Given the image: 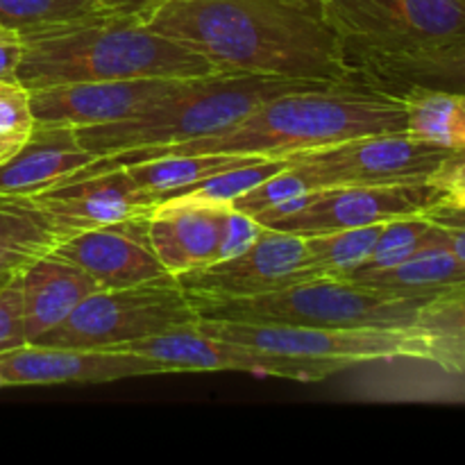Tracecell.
<instances>
[{
  "label": "cell",
  "mask_w": 465,
  "mask_h": 465,
  "mask_svg": "<svg viewBox=\"0 0 465 465\" xmlns=\"http://www.w3.org/2000/svg\"><path fill=\"white\" fill-rule=\"evenodd\" d=\"M145 25L218 73L352 86L343 44L318 0H171Z\"/></svg>",
  "instance_id": "cell-1"
},
{
  "label": "cell",
  "mask_w": 465,
  "mask_h": 465,
  "mask_svg": "<svg viewBox=\"0 0 465 465\" xmlns=\"http://www.w3.org/2000/svg\"><path fill=\"white\" fill-rule=\"evenodd\" d=\"M386 132H407L402 100L357 86L300 89L266 100L234 125L200 139L159 148L104 154L86 163L68 180L103 175L127 163L182 154H243L286 159L341 141ZM66 180V182H68ZM64 184V182H62Z\"/></svg>",
  "instance_id": "cell-2"
},
{
  "label": "cell",
  "mask_w": 465,
  "mask_h": 465,
  "mask_svg": "<svg viewBox=\"0 0 465 465\" xmlns=\"http://www.w3.org/2000/svg\"><path fill=\"white\" fill-rule=\"evenodd\" d=\"M16 80L32 89L141 77H204L218 73L189 45L150 30L143 21L94 14L80 21L21 35Z\"/></svg>",
  "instance_id": "cell-3"
},
{
  "label": "cell",
  "mask_w": 465,
  "mask_h": 465,
  "mask_svg": "<svg viewBox=\"0 0 465 465\" xmlns=\"http://www.w3.org/2000/svg\"><path fill=\"white\" fill-rule=\"evenodd\" d=\"M300 89H322V84L245 73H213L191 77L182 89L173 91L171 95L125 121L80 127L75 132L80 143L94 157L159 148L225 130L266 100Z\"/></svg>",
  "instance_id": "cell-4"
},
{
  "label": "cell",
  "mask_w": 465,
  "mask_h": 465,
  "mask_svg": "<svg viewBox=\"0 0 465 465\" xmlns=\"http://www.w3.org/2000/svg\"><path fill=\"white\" fill-rule=\"evenodd\" d=\"M430 300L404 298L352 280L316 277L282 289L230 300H191L200 321L272 322V325L404 327Z\"/></svg>",
  "instance_id": "cell-5"
},
{
  "label": "cell",
  "mask_w": 465,
  "mask_h": 465,
  "mask_svg": "<svg viewBox=\"0 0 465 465\" xmlns=\"http://www.w3.org/2000/svg\"><path fill=\"white\" fill-rule=\"evenodd\" d=\"M348 66L363 57L418 54L465 41V0H327Z\"/></svg>",
  "instance_id": "cell-6"
},
{
  "label": "cell",
  "mask_w": 465,
  "mask_h": 465,
  "mask_svg": "<svg viewBox=\"0 0 465 465\" xmlns=\"http://www.w3.org/2000/svg\"><path fill=\"white\" fill-rule=\"evenodd\" d=\"M198 321V312L182 286L175 277H168L123 289L94 291L77 304L71 316L35 343L53 348L112 350Z\"/></svg>",
  "instance_id": "cell-7"
},
{
  "label": "cell",
  "mask_w": 465,
  "mask_h": 465,
  "mask_svg": "<svg viewBox=\"0 0 465 465\" xmlns=\"http://www.w3.org/2000/svg\"><path fill=\"white\" fill-rule=\"evenodd\" d=\"M457 153L413 139L407 132H386L291 154L286 162L302 173L313 189H327L341 184L427 182Z\"/></svg>",
  "instance_id": "cell-8"
},
{
  "label": "cell",
  "mask_w": 465,
  "mask_h": 465,
  "mask_svg": "<svg viewBox=\"0 0 465 465\" xmlns=\"http://www.w3.org/2000/svg\"><path fill=\"white\" fill-rule=\"evenodd\" d=\"M112 350L153 359V361L163 363L168 372H250V375L280 377V380L291 381H321L350 368L343 361L295 359L262 352L248 345L204 334L198 322L175 327L150 339L116 345Z\"/></svg>",
  "instance_id": "cell-9"
},
{
  "label": "cell",
  "mask_w": 465,
  "mask_h": 465,
  "mask_svg": "<svg viewBox=\"0 0 465 465\" xmlns=\"http://www.w3.org/2000/svg\"><path fill=\"white\" fill-rule=\"evenodd\" d=\"M198 327L204 334L232 343L295 359H327V361H343L348 366L407 359V336L402 327L327 330V327L239 321H198Z\"/></svg>",
  "instance_id": "cell-10"
},
{
  "label": "cell",
  "mask_w": 465,
  "mask_h": 465,
  "mask_svg": "<svg viewBox=\"0 0 465 465\" xmlns=\"http://www.w3.org/2000/svg\"><path fill=\"white\" fill-rule=\"evenodd\" d=\"M304 236L263 227L241 254L180 272L177 284L189 300H230L307 282Z\"/></svg>",
  "instance_id": "cell-11"
},
{
  "label": "cell",
  "mask_w": 465,
  "mask_h": 465,
  "mask_svg": "<svg viewBox=\"0 0 465 465\" xmlns=\"http://www.w3.org/2000/svg\"><path fill=\"white\" fill-rule=\"evenodd\" d=\"M440 203V193L430 182H393V184H341L318 191L302 212L271 223V230L298 236L331 230H352L404 216H420Z\"/></svg>",
  "instance_id": "cell-12"
},
{
  "label": "cell",
  "mask_w": 465,
  "mask_h": 465,
  "mask_svg": "<svg viewBox=\"0 0 465 465\" xmlns=\"http://www.w3.org/2000/svg\"><path fill=\"white\" fill-rule=\"evenodd\" d=\"M53 252L82 268L100 289H123L175 277L154 252L148 213L73 232L54 245Z\"/></svg>",
  "instance_id": "cell-13"
},
{
  "label": "cell",
  "mask_w": 465,
  "mask_h": 465,
  "mask_svg": "<svg viewBox=\"0 0 465 465\" xmlns=\"http://www.w3.org/2000/svg\"><path fill=\"white\" fill-rule=\"evenodd\" d=\"M189 80L191 77H141L45 86L30 91V104L36 125H66L80 130L125 121L182 89Z\"/></svg>",
  "instance_id": "cell-14"
},
{
  "label": "cell",
  "mask_w": 465,
  "mask_h": 465,
  "mask_svg": "<svg viewBox=\"0 0 465 465\" xmlns=\"http://www.w3.org/2000/svg\"><path fill=\"white\" fill-rule=\"evenodd\" d=\"M0 375L5 386H48L104 384L171 372L163 363L123 350L53 348L25 343L23 348L0 354Z\"/></svg>",
  "instance_id": "cell-15"
},
{
  "label": "cell",
  "mask_w": 465,
  "mask_h": 465,
  "mask_svg": "<svg viewBox=\"0 0 465 465\" xmlns=\"http://www.w3.org/2000/svg\"><path fill=\"white\" fill-rule=\"evenodd\" d=\"M64 236L148 213L157 195L139 189L123 168L68 180L30 195Z\"/></svg>",
  "instance_id": "cell-16"
},
{
  "label": "cell",
  "mask_w": 465,
  "mask_h": 465,
  "mask_svg": "<svg viewBox=\"0 0 465 465\" xmlns=\"http://www.w3.org/2000/svg\"><path fill=\"white\" fill-rule=\"evenodd\" d=\"M227 204L168 198L148 212V230L159 262L171 275L218 262L223 212Z\"/></svg>",
  "instance_id": "cell-17"
},
{
  "label": "cell",
  "mask_w": 465,
  "mask_h": 465,
  "mask_svg": "<svg viewBox=\"0 0 465 465\" xmlns=\"http://www.w3.org/2000/svg\"><path fill=\"white\" fill-rule=\"evenodd\" d=\"M75 127L35 125L30 139L0 163V193L35 195L57 186L94 162Z\"/></svg>",
  "instance_id": "cell-18"
},
{
  "label": "cell",
  "mask_w": 465,
  "mask_h": 465,
  "mask_svg": "<svg viewBox=\"0 0 465 465\" xmlns=\"http://www.w3.org/2000/svg\"><path fill=\"white\" fill-rule=\"evenodd\" d=\"M350 71L352 86L398 100L411 89L465 94V41L430 53L363 57Z\"/></svg>",
  "instance_id": "cell-19"
},
{
  "label": "cell",
  "mask_w": 465,
  "mask_h": 465,
  "mask_svg": "<svg viewBox=\"0 0 465 465\" xmlns=\"http://www.w3.org/2000/svg\"><path fill=\"white\" fill-rule=\"evenodd\" d=\"M23 321L27 343L57 327L75 312L77 304L100 286L82 268L50 252L41 254L21 272Z\"/></svg>",
  "instance_id": "cell-20"
},
{
  "label": "cell",
  "mask_w": 465,
  "mask_h": 465,
  "mask_svg": "<svg viewBox=\"0 0 465 465\" xmlns=\"http://www.w3.org/2000/svg\"><path fill=\"white\" fill-rule=\"evenodd\" d=\"M345 280L372 286V289L391 291L404 298L434 300L450 291L465 286V263L450 250L443 232L434 227L425 243L407 259L393 268L384 271L354 272Z\"/></svg>",
  "instance_id": "cell-21"
},
{
  "label": "cell",
  "mask_w": 465,
  "mask_h": 465,
  "mask_svg": "<svg viewBox=\"0 0 465 465\" xmlns=\"http://www.w3.org/2000/svg\"><path fill=\"white\" fill-rule=\"evenodd\" d=\"M407 359H420L448 372H465V286L422 304L402 327Z\"/></svg>",
  "instance_id": "cell-22"
},
{
  "label": "cell",
  "mask_w": 465,
  "mask_h": 465,
  "mask_svg": "<svg viewBox=\"0 0 465 465\" xmlns=\"http://www.w3.org/2000/svg\"><path fill=\"white\" fill-rule=\"evenodd\" d=\"M62 232L30 195L0 193V284L50 252Z\"/></svg>",
  "instance_id": "cell-23"
},
{
  "label": "cell",
  "mask_w": 465,
  "mask_h": 465,
  "mask_svg": "<svg viewBox=\"0 0 465 465\" xmlns=\"http://www.w3.org/2000/svg\"><path fill=\"white\" fill-rule=\"evenodd\" d=\"M400 100L409 136L448 150H465V94L411 89Z\"/></svg>",
  "instance_id": "cell-24"
},
{
  "label": "cell",
  "mask_w": 465,
  "mask_h": 465,
  "mask_svg": "<svg viewBox=\"0 0 465 465\" xmlns=\"http://www.w3.org/2000/svg\"><path fill=\"white\" fill-rule=\"evenodd\" d=\"M263 157H243V154H182V157H157L121 166L134 180L139 189L157 195V204L173 191L204 180L209 175L254 162Z\"/></svg>",
  "instance_id": "cell-25"
},
{
  "label": "cell",
  "mask_w": 465,
  "mask_h": 465,
  "mask_svg": "<svg viewBox=\"0 0 465 465\" xmlns=\"http://www.w3.org/2000/svg\"><path fill=\"white\" fill-rule=\"evenodd\" d=\"M381 227H384V223L304 236V243H307L304 275L309 280H316V277L345 280V277H350L354 271L361 268L368 254L372 252L381 234Z\"/></svg>",
  "instance_id": "cell-26"
},
{
  "label": "cell",
  "mask_w": 465,
  "mask_h": 465,
  "mask_svg": "<svg viewBox=\"0 0 465 465\" xmlns=\"http://www.w3.org/2000/svg\"><path fill=\"white\" fill-rule=\"evenodd\" d=\"M286 166H289L286 159H254V162L227 168V171L204 177V180L193 182V184L189 186H182V189L173 191L168 198L193 200V203L232 204V200L248 193L250 189H254L257 184L266 182L268 177L282 173Z\"/></svg>",
  "instance_id": "cell-27"
},
{
  "label": "cell",
  "mask_w": 465,
  "mask_h": 465,
  "mask_svg": "<svg viewBox=\"0 0 465 465\" xmlns=\"http://www.w3.org/2000/svg\"><path fill=\"white\" fill-rule=\"evenodd\" d=\"M100 14L95 0H0V25L18 35Z\"/></svg>",
  "instance_id": "cell-28"
},
{
  "label": "cell",
  "mask_w": 465,
  "mask_h": 465,
  "mask_svg": "<svg viewBox=\"0 0 465 465\" xmlns=\"http://www.w3.org/2000/svg\"><path fill=\"white\" fill-rule=\"evenodd\" d=\"M431 232H434V225H431L422 213L420 216H404L386 221L372 252L368 254V259L361 263V268L354 272L384 271V268H393L398 266V263L407 262V259L425 243V239Z\"/></svg>",
  "instance_id": "cell-29"
},
{
  "label": "cell",
  "mask_w": 465,
  "mask_h": 465,
  "mask_svg": "<svg viewBox=\"0 0 465 465\" xmlns=\"http://www.w3.org/2000/svg\"><path fill=\"white\" fill-rule=\"evenodd\" d=\"M35 125L30 91L21 82L0 80V163L30 139Z\"/></svg>",
  "instance_id": "cell-30"
},
{
  "label": "cell",
  "mask_w": 465,
  "mask_h": 465,
  "mask_svg": "<svg viewBox=\"0 0 465 465\" xmlns=\"http://www.w3.org/2000/svg\"><path fill=\"white\" fill-rule=\"evenodd\" d=\"M307 191H316L313 189L312 182L302 175L295 168L286 166L284 171L277 173V175L268 177L266 182L257 184L254 189H250L248 193L239 195L236 200H232V207L236 212H243L248 216H259L266 209L275 207V204L284 203L286 198H293V195L307 193Z\"/></svg>",
  "instance_id": "cell-31"
},
{
  "label": "cell",
  "mask_w": 465,
  "mask_h": 465,
  "mask_svg": "<svg viewBox=\"0 0 465 465\" xmlns=\"http://www.w3.org/2000/svg\"><path fill=\"white\" fill-rule=\"evenodd\" d=\"M18 275H14L12 280L0 286V354L12 352V350L23 348L27 343L25 321H23L21 277Z\"/></svg>",
  "instance_id": "cell-32"
},
{
  "label": "cell",
  "mask_w": 465,
  "mask_h": 465,
  "mask_svg": "<svg viewBox=\"0 0 465 465\" xmlns=\"http://www.w3.org/2000/svg\"><path fill=\"white\" fill-rule=\"evenodd\" d=\"M263 225H259L252 216L243 212H236L232 204H227L223 212L221 223V241H218V262L230 259L248 250L254 241L262 236Z\"/></svg>",
  "instance_id": "cell-33"
},
{
  "label": "cell",
  "mask_w": 465,
  "mask_h": 465,
  "mask_svg": "<svg viewBox=\"0 0 465 465\" xmlns=\"http://www.w3.org/2000/svg\"><path fill=\"white\" fill-rule=\"evenodd\" d=\"M427 182L440 193V203L465 209V150L452 154Z\"/></svg>",
  "instance_id": "cell-34"
},
{
  "label": "cell",
  "mask_w": 465,
  "mask_h": 465,
  "mask_svg": "<svg viewBox=\"0 0 465 465\" xmlns=\"http://www.w3.org/2000/svg\"><path fill=\"white\" fill-rule=\"evenodd\" d=\"M422 216H425L431 225L439 227V230L443 232L450 250L465 263V209L436 203L434 207L427 209Z\"/></svg>",
  "instance_id": "cell-35"
},
{
  "label": "cell",
  "mask_w": 465,
  "mask_h": 465,
  "mask_svg": "<svg viewBox=\"0 0 465 465\" xmlns=\"http://www.w3.org/2000/svg\"><path fill=\"white\" fill-rule=\"evenodd\" d=\"M23 54V39L18 32L0 25V80L18 82L16 71Z\"/></svg>",
  "instance_id": "cell-36"
},
{
  "label": "cell",
  "mask_w": 465,
  "mask_h": 465,
  "mask_svg": "<svg viewBox=\"0 0 465 465\" xmlns=\"http://www.w3.org/2000/svg\"><path fill=\"white\" fill-rule=\"evenodd\" d=\"M98 9L104 14H118V16H132L139 21H148L162 5L171 0H95Z\"/></svg>",
  "instance_id": "cell-37"
},
{
  "label": "cell",
  "mask_w": 465,
  "mask_h": 465,
  "mask_svg": "<svg viewBox=\"0 0 465 465\" xmlns=\"http://www.w3.org/2000/svg\"><path fill=\"white\" fill-rule=\"evenodd\" d=\"M0 389H5V380H3V375H0Z\"/></svg>",
  "instance_id": "cell-38"
},
{
  "label": "cell",
  "mask_w": 465,
  "mask_h": 465,
  "mask_svg": "<svg viewBox=\"0 0 465 465\" xmlns=\"http://www.w3.org/2000/svg\"><path fill=\"white\" fill-rule=\"evenodd\" d=\"M318 3H327V0H318Z\"/></svg>",
  "instance_id": "cell-39"
},
{
  "label": "cell",
  "mask_w": 465,
  "mask_h": 465,
  "mask_svg": "<svg viewBox=\"0 0 465 465\" xmlns=\"http://www.w3.org/2000/svg\"><path fill=\"white\" fill-rule=\"evenodd\" d=\"M3 284H5V282H3ZM3 284H0V286H3Z\"/></svg>",
  "instance_id": "cell-40"
}]
</instances>
